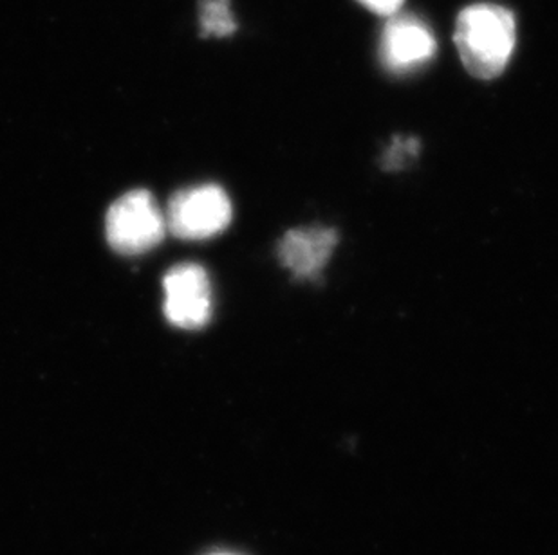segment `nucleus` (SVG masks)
I'll return each instance as SVG.
<instances>
[{"label": "nucleus", "mask_w": 558, "mask_h": 555, "mask_svg": "<svg viewBox=\"0 0 558 555\" xmlns=\"http://www.w3.org/2000/svg\"><path fill=\"white\" fill-rule=\"evenodd\" d=\"M453 44L464 69L474 78H497L515 51V15L505 5L490 2L466 5L459 11Z\"/></svg>", "instance_id": "nucleus-1"}, {"label": "nucleus", "mask_w": 558, "mask_h": 555, "mask_svg": "<svg viewBox=\"0 0 558 555\" xmlns=\"http://www.w3.org/2000/svg\"><path fill=\"white\" fill-rule=\"evenodd\" d=\"M165 233L167 219L147 189H132L107 211V240L126 257L150 251L161 244Z\"/></svg>", "instance_id": "nucleus-2"}, {"label": "nucleus", "mask_w": 558, "mask_h": 555, "mask_svg": "<svg viewBox=\"0 0 558 555\" xmlns=\"http://www.w3.org/2000/svg\"><path fill=\"white\" fill-rule=\"evenodd\" d=\"M167 230L185 240H205L227 230L232 221V202L217 184L181 189L170 199Z\"/></svg>", "instance_id": "nucleus-3"}, {"label": "nucleus", "mask_w": 558, "mask_h": 555, "mask_svg": "<svg viewBox=\"0 0 558 555\" xmlns=\"http://www.w3.org/2000/svg\"><path fill=\"white\" fill-rule=\"evenodd\" d=\"M167 320L185 331H197L210 321L211 283L205 269L195 263H180L163 278Z\"/></svg>", "instance_id": "nucleus-4"}, {"label": "nucleus", "mask_w": 558, "mask_h": 555, "mask_svg": "<svg viewBox=\"0 0 558 555\" xmlns=\"http://www.w3.org/2000/svg\"><path fill=\"white\" fill-rule=\"evenodd\" d=\"M436 51L433 29L420 16L396 13L385 22L379 40V57L390 73H411L430 62Z\"/></svg>", "instance_id": "nucleus-5"}, {"label": "nucleus", "mask_w": 558, "mask_h": 555, "mask_svg": "<svg viewBox=\"0 0 558 555\" xmlns=\"http://www.w3.org/2000/svg\"><path fill=\"white\" fill-rule=\"evenodd\" d=\"M337 231L327 227H299L280 240L279 260L295 278L310 280L320 274L337 247Z\"/></svg>", "instance_id": "nucleus-6"}, {"label": "nucleus", "mask_w": 558, "mask_h": 555, "mask_svg": "<svg viewBox=\"0 0 558 555\" xmlns=\"http://www.w3.org/2000/svg\"><path fill=\"white\" fill-rule=\"evenodd\" d=\"M199 10L203 37H230L238 29L230 0H201Z\"/></svg>", "instance_id": "nucleus-7"}, {"label": "nucleus", "mask_w": 558, "mask_h": 555, "mask_svg": "<svg viewBox=\"0 0 558 555\" xmlns=\"http://www.w3.org/2000/svg\"><path fill=\"white\" fill-rule=\"evenodd\" d=\"M417 153L416 139H396L395 145L385 153L384 168L400 170Z\"/></svg>", "instance_id": "nucleus-8"}, {"label": "nucleus", "mask_w": 558, "mask_h": 555, "mask_svg": "<svg viewBox=\"0 0 558 555\" xmlns=\"http://www.w3.org/2000/svg\"><path fill=\"white\" fill-rule=\"evenodd\" d=\"M356 2L360 5H364L365 10H369L374 15L389 18V16L400 13L401 5H403L405 0H356Z\"/></svg>", "instance_id": "nucleus-9"}, {"label": "nucleus", "mask_w": 558, "mask_h": 555, "mask_svg": "<svg viewBox=\"0 0 558 555\" xmlns=\"http://www.w3.org/2000/svg\"><path fill=\"white\" fill-rule=\"evenodd\" d=\"M214 555H232V554H214Z\"/></svg>", "instance_id": "nucleus-10"}]
</instances>
